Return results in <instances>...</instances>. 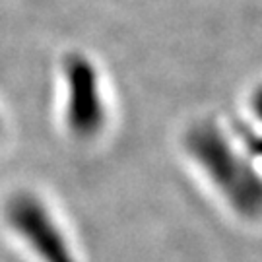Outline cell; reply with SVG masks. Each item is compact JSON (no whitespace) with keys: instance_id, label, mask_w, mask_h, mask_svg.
<instances>
[{"instance_id":"cell-1","label":"cell","mask_w":262,"mask_h":262,"mask_svg":"<svg viewBox=\"0 0 262 262\" xmlns=\"http://www.w3.org/2000/svg\"><path fill=\"white\" fill-rule=\"evenodd\" d=\"M187 150L206 175L243 215L262 214V177L229 144L214 122H198L187 132Z\"/></svg>"},{"instance_id":"cell-2","label":"cell","mask_w":262,"mask_h":262,"mask_svg":"<svg viewBox=\"0 0 262 262\" xmlns=\"http://www.w3.org/2000/svg\"><path fill=\"white\" fill-rule=\"evenodd\" d=\"M6 220L43 262H76L62 229L37 196L14 194L6 204Z\"/></svg>"},{"instance_id":"cell-3","label":"cell","mask_w":262,"mask_h":262,"mask_svg":"<svg viewBox=\"0 0 262 262\" xmlns=\"http://www.w3.org/2000/svg\"><path fill=\"white\" fill-rule=\"evenodd\" d=\"M64 80L68 90L66 124L78 138H92L103 128L107 119L94 64L82 55L66 56Z\"/></svg>"},{"instance_id":"cell-4","label":"cell","mask_w":262,"mask_h":262,"mask_svg":"<svg viewBox=\"0 0 262 262\" xmlns=\"http://www.w3.org/2000/svg\"><path fill=\"white\" fill-rule=\"evenodd\" d=\"M251 105H253V113L256 115L258 122L262 124V85L256 90V92H254ZM245 144H247V148H249V151H251L253 156H258V158H262V132H258V134L247 132Z\"/></svg>"}]
</instances>
